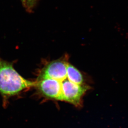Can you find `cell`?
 Wrapping results in <instances>:
<instances>
[{"instance_id": "cell-3", "label": "cell", "mask_w": 128, "mask_h": 128, "mask_svg": "<svg viewBox=\"0 0 128 128\" xmlns=\"http://www.w3.org/2000/svg\"><path fill=\"white\" fill-rule=\"evenodd\" d=\"M69 57L65 54L61 58L46 65L40 72L39 78H51L62 82L67 77V68Z\"/></svg>"}, {"instance_id": "cell-2", "label": "cell", "mask_w": 128, "mask_h": 128, "mask_svg": "<svg viewBox=\"0 0 128 128\" xmlns=\"http://www.w3.org/2000/svg\"><path fill=\"white\" fill-rule=\"evenodd\" d=\"M90 87L88 85L74 83L67 77L62 82V101L69 103L76 107H81L82 98Z\"/></svg>"}, {"instance_id": "cell-5", "label": "cell", "mask_w": 128, "mask_h": 128, "mask_svg": "<svg viewBox=\"0 0 128 128\" xmlns=\"http://www.w3.org/2000/svg\"><path fill=\"white\" fill-rule=\"evenodd\" d=\"M67 78L72 82L79 85H88L84 74L70 63L67 68Z\"/></svg>"}, {"instance_id": "cell-7", "label": "cell", "mask_w": 128, "mask_h": 128, "mask_svg": "<svg viewBox=\"0 0 128 128\" xmlns=\"http://www.w3.org/2000/svg\"><path fill=\"white\" fill-rule=\"evenodd\" d=\"M21 2H22V5L24 8H26V0H20Z\"/></svg>"}, {"instance_id": "cell-1", "label": "cell", "mask_w": 128, "mask_h": 128, "mask_svg": "<svg viewBox=\"0 0 128 128\" xmlns=\"http://www.w3.org/2000/svg\"><path fill=\"white\" fill-rule=\"evenodd\" d=\"M34 85L35 82L24 79L14 69L12 63L0 57V94L2 97L14 96Z\"/></svg>"}, {"instance_id": "cell-6", "label": "cell", "mask_w": 128, "mask_h": 128, "mask_svg": "<svg viewBox=\"0 0 128 128\" xmlns=\"http://www.w3.org/2000/svg\"><path fill=\"white\" fill-rule=\"evenodd\" d=\"M38 1V0H26V9L27 11H29V12L32 11Z\"/></svg>"}, {"instance_id": "cell-4", "label": "cell", "mask_w": 128, "mask_h": 128, "mask_svg": "<svg viewBox=\"0 0 128 128\" xmlns=\"http://www.w3.org/2000/svg\"><path fill=\"white\" fill-rule=\"evenodd\" d=\"M62 82L53 79L38 78L34 87L45 97L62 101Z\"/></svg>"}]
</instances>
